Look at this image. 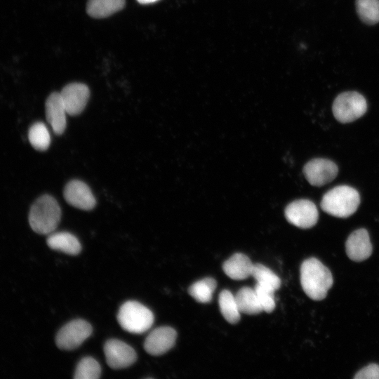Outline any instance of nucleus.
I'll use <instances>...</instances> for the list:
<instances>
[{
  "label": "nucleus",
  "mask_w": 379,
  "mask_h": 379,
  "mask_svg": "<svg viewBox=\"0 0 379 379\" xmlns=\"http://www.w3.org/2000/svg\"><path fill=\"white\" fill-rule=\"evenodd\" d=\"M139 3L142 4H151L157 1L158 0H137Z\"/></svg>",
  "instance_id": "nucleus-27"
},
{
  "label": "nucleus",
  "mask_w": 379,
  "mask_h": 379,
  "mask_svg": "<svg viewBox=\"0 0 379 379\" xmlns=\"http://www.w3.org/2000/svg\"><path fill=\"white\" fill-rule=\"evenodd\" d=\"M46 117L53 132L61 135L65 130L67 111L60 93H53L47 98L45 105Z\"/></svg>",
  "instance_id": "nucleus-14"
},
{
  "label": "nucleus",
  "mask_w": 379,
  "mask_h": 379,
  "mask_svg": "<svg viewBox=\"0 0 379 379\" xmlns=\"http://www.w3.org/2000/svg\"><path fill=\"white\" fill-rule=\"evenodd\" d=\"M251 276L255 279L257 284L273 291L278 290L281 286L279 277L262 264L253 265Z\"/></svg>",
  "instance_id": "nucleus-21"
},
{
  "label": "nucleus",
  "mask_w": 379,
  "mask_h": 379,
  "mask_svg": "<svg viewBox=\"0 0 379 379\" xmlns=\"http://www.w3.org/2000/svg\"><path fill=\"white\" fill-rule=\"evenodd\" d=\"M28 138L32 147L39 151L47 149L51 143L48 130L41 122H36L31 126L28 132Z\"/></svg>",
  "instance_id": "nucleus-22"
},
{
  "label": "nucleus",
  "mask_w": 379,
  "mask_h": 379,
  "mask_svg": "<svg viewBox=\"0 0 379 379\" xmlns=\"http://www.w3.org/2000/svg\"><path fill=\"white\" fill-rule=\"evenodd\" d=\"M46 241L51 248L69 255H77L81 249L78 239L67 232L51 233Z\"/></svg>",
  "instance_id": "nucleus-16"
},
{
  "label": "nucleus",
  "mask_w": 379,
  "mask_h": 379,
  "mask_svg": "<svg viewBox=\"0 0 379 379\" xmlns=\"http://www.w3.org/2000/svg\"><path fill=\"white\" fill-rule=\"evenodd\" d=\"M345 248L347 256L354 261L360 262L368 258L373 248L367 230L360 228L352 232L346 241Z\"/></svg>",
  "instance_id": "nucleus-13"
},
{
  "label": "nucleus",
  "mask_w": 379,
  "mask_h": 379,
  "mask_svg": "<svg viewBox=\"0 0 379 379\" xmlns=\"http://www.w3.org/2000/svg\"><path fill=\"white\" fill-rule=\"evenodd\" d=\"M91 333L92 326L88 322L74 319L60 328L55 337V343L61 350H72L80 346Z\"/></svg>",
  "instance_id": "nucleus-6"
},
{
  "label": "nucleus",
  "mask_w": 379,
  "mask_h": 379,
  "mask_svg": "<svg viewBox=\"0 0 379 379\" xmlns=\"http://www.w3.org/2000/svg\"><path fill=\"white\" fill-rule=\"evenodd\" d=\"M359 204L360 196L357 190L348 185H339L323 196L320 206L328 214L345 218L352 215Z\"/></svg>",
  "instance_id": "nucleus-3"
},
{
  "label": "nucleus",
  "mask_w": 379,
  "mask_h": 379,
  "mask_svg": "<svg viewBox=\"0 0 379 379\" xmlns=\"http://www.w3.org/2000/svg\"><path fill=\"white\" fill-rule=\"evenodd\" d=\"M284 214L288 222L303 229L315 225L319 218L316 205L308 199L292 201L286 207Z\"/></svg>",
  "instance_id": "nucleus-7"
},
{
  "label": "nucleus",
  "mask_w": 379,
  "mask_h": 379,
  "mask_svg": "<svg viewBox=\"0 0 379 379\" xmlns=\"http://www.w3.org/2000/svg\"><path fill=\"white\" fill-rule=\"evenodd\" d=\"M367 110L365 98L357 91L339 94L333 101L332 111L339 122L347 124L361 117Z\"/></svg>",
  "instance_id": "nucleus-5"
},
{
  "label": "nucleus",
  "mask_w": 379,
  "mask_h": 379,
  "mask_svg": "<svg viewBox=\"0 0 379 379\" xmlns=\"http://www.w3.org/2000/svg\"><path fill=\"white\" fill-rule=\"evenodd\" d=\"M101 374L99 363L93 358L87 357L83 358L77 364L74 378L75 379H97Z\"/></svg>",
  "instance_id": "nucleus-24"
},
{
  "label": "nucleus",
  "mask_w": 379,
  "mask_h": 379,
  "mask_svg": "<svg viewBox=\"0 0 379 379\" xmlns=\"http://www.w3.org/2000/svg\"><path fill=\"white\" fill-rule=\"evenodd\" d=\"M338 173L337 165L330 159L317 158L308 161L303 174L310 185L321 187L333 180Z\"/></svg>",
  "instance_id": "nucleus-8"
},
{
  "label": "nucleus",
  "mask_w": 379,
  "mask_h": 379,
  "mask_svg": "<svg viewBox=\"0 0 379 379\" xmlns=\"http://www.w3.org/2000/svg\"><path fill=\"white\" fill-rule=\"evenodd\" d=\"M333 282L331 271L318 259L310 258L302 263L300 284L304 292L311 299H324Z\"/></svg>",
  "instance_id": "nucleus-1"
},
{
  "label": "nucleus",
  "mask_w": 379,
  "mask_h": 379,
  "mask_svg": "<svg viewBox=\"0 0 379 379\" xmlns=\"http://www.w3.org/2000/svg\"><path fill=\"white\" fill-rule=\"evenodd\" d=\"M354 379H379V365L370 364L359 370L354 375Z\"/></svg>",
  "instance_id": "nucleus-26"
},
{
  "label": "nucleus",
  "mask_w": 379,
  "mask_h": 379,
  "mask_svg": "<svg viewBox=\"0 0 379 379\" xmlns=\"http://www.w3.org/2000/svg\"><path fill=\"white\" fill-rule=\"evenodd\" d=\"M60 94L67 114L75 116L84 109L90 96V91L84 84L72 83L65 86Z\"/></svg>",
  "instance_id": "nucleus-10"
},
{
  "label": "nucleus",
  "mask_w": 379,
  "mask_h": 379,
  "mask_svg": "<svg viewBox=\"0 0 379 379\" xmlns=\"http://www.w3.org/2000/svg\"><path fill=\"white\" fill-rule=\"evenodd\" d=\"M177 337L176 331L170 326H161L154 329L147 336L144 348L154 356L164 354L175 345Z\"/></svg>",
  "instance_id": "nucleus-11"
},
{
  "label": "nucleus",
  "mask_w": 379,
  "mask_h": 379,
  "mask_svg": "<svg viewBox=\"0 0 379 379\" xmlns=\"http://www.w3.org/2000/svg\"><path fill=\"white\" fill-rule=\"evenodd\" d=\"M356 8L364 23L374 25L379 22V0H356Z\"/></svg>",
  "instance_id": "nucleus-23"
},
{
  "label": "nucleus",
  "mask_w": 379,
  "mask_h": 379,
  "mask_svg": "<svg viewBox=\"0 0 379 379\" xmlns=\"http://www.w3.org/2000/svg\"><path fill=\"white\" fill-rule=\"evenodd\" d=\"M216 286V281L213 278L206 277L192 284L188 292L197 302L207 303L211 301Z\"/></svg>",
  "instance_id": "nucleus-20"
},
{
  "label": "nucleus",
  "mask_w": 379,
  "mask_h": 379,
  "mask_svg": "<svg viewBox=\"0 0 379 379\" xmlns=\"http://www.w3.org/2000/svg\"><path fill=\"white\" fill-rule=\"evenodd\" d=\"M219 307L224 318L230 324H236L240 319L239 310L235 296L228 290L220 292L218 298Z\"/></svg>",
  "instance_id": "nucleus-19"
},
{
  "label": "nucleus",
  "mask_w": 379,
  "mask_h": 379,
  "mask_svg": "<svg viewBox=\"0 0 379 379\" xmlns=\"http://www.w3.org/2000/svg\"><path fill=\"white\" fill-rule=\"evenodd\" d=\"M119 325L132 333H142L152 326L154 315L152 311L137 301H127L119 308L117 314Z\"/></svg>",
  "instance_id": "nucleus-4"
},
{
  "label": "nucleus",
  "mask_w": 379,
  "mask_h": 379,
  "mask_svg": "<svg viewBox=\"0 0 379 379\" xmlns=\"http://www.w3.org/2000/svg\"><path fill=\"white\" fill-rule=\"evenodd\" d=\"M254 289L262 311L267 313L272 312L276 306L274 295V291L257 284Z\"/></svg>",
  "instance_id": "nucleus-25"
},
{
  "label": "nucleus",
  "mask_w": 379,
  "mask_h": 379,
  "mask_svg": "<svg viewBox=\"0 0 379 379\" xmlns=\"http://www.w3.org/2000/svg\"><path fill=\"white\" fill-rule=\"evenodd\" d=\"M61 218V209L51 196L44 194L32 204L29 213L31 228L40 234H50L58 227Z\"/></svg>",
  "instance_id": "nucleus-2"
},
{
  "label": "nucleus",
  "mask_w": 379,
  "mask_h": 379,
  "mask_svg": "<svg viewBox=\"0 0 379 379\" xmlns=\"http://www.w3.org/2000/svg\"><path fill=\"white\" fill-rule=\"evenodd\" d=\"M125 6V0H88L86 11L95 18L108 17L121 10Z\"/></svg>",
  "instance_id": "nucleus-17"
},
{
  "label": "nucleus",
  "mask_w": 379,
  "mask_h": 379,
  "mask_svg": "<svg viewBox=\"0 0 379 379\" xmlns=\"http://www.w3.org/2000/svg\"><path fill=\"white\" fill-rule=\"evenodd\" d=\"M253 265L247 255L237 253L223 263L222 270L230 278L243 280L251 276Z\"/></svg>",
  "instance_id": "nucleus-15"
},
{
  "label": "nucleus",
  "mask_w": 379,
  "mask_h": 379,
  "mask_svg": "<svg viewBox=\"0 0 379 379\" xmlns=\"http://www.w3.org/2000/svg\"><path fill=\"white\" fill-rule=\"evenodd\" d=\"M107 365L113 369H121L130 366L137 359L135 350L124 342L110 339L104 345Z\"/></svg>",
  "instance_id": "nucleus-9"
},
{
  "label": "nucleus",
  "mask_w": 379,
  "mask_h": 379,
  "mask_svg": "<svg viewBox=\"0 0 379 379\" xmlns=\"http://www.w3.org/2000/svg\"><path fill=\"white\" fill-rule=\"evenodd\" d=\"M63 195L69 204L79 209L89 211L96 204L91 189L81 180H73L69 182L65 187Z\"/></svg>",
  "instance_id": "nucleus-12"
},
{
  "label": "nucleus",
  "mask_w": 379,
  "mask_h": 379,
  "mask_svg": "<svg viewBox=\"0 0 379 379\" xmlns=\"http://www.w3.org/2000/svg\"><path fill=\"white\" fill-rule=\"evenodd\" d=\"M234 296L241 313L253 315L262 312L254 288L242 287Z\"/></svg>",
  "instance_id": "nucleus-18"
}]
</instances>
